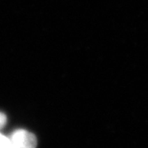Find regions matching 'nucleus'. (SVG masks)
<instances>
[{
  "label": "nucleus",
  "instance_id": "f257e3e1",
  "mask_svg": "<svg viewBox=\"0 0 148 148\" xmlns=\"http://www.w3.org/2000/svg\"><path fill=\"white\" fill-rule=\"evenodd\" d=\"M37 138L34 134L25 130H18L9 137V148H36Z\"/></svg>",
  "mask_w": 148,
  "mask_h": 148
},
{
  "label": "nucleus",
  "instance_id": "f03ea898",
  "mask_svg": "<svg viewBox=\"0 0 148 148\" xmlns=\"http://www.w3.org/2000/svg\"><path fill=\"white\" fill-rule=\"evenodd\" d=\"M0 148H9V138L0 134Z\"/></svg>",
  "mask_w": 148,
  "mask_h": 148
},
{
  "label": "nucleus",
  "instance_id": "7ed1b4c3",
  "mask_svg": "<svg viewBox=\"0 0 148 148\" xmlns=\"http://www.w3.org/2000/svg\"><path fill=\"white\" fill-rule=\"evenodd\" d=\"M6 123V117L5 115L2 112H0V129H2Z\"/></svg>",
  "mask_w": 148,
  "mask_h": 148
}]
</instances>
